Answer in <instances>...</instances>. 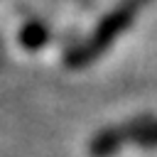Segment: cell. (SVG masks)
<instances>
[{"mask_svg":"<svg viewBox=\"0 0 157 157\" xmlns=\"http://www.w3.org/2000/svg\"><path fill=\"white\" fill-rule=\"evenodd\" d=\"M128 145H142V147L157 145V120L123 123V125H115V128L98 132L91 142V155L93 157H108V155H113Z\"/></svg>","mask_w":157,"mask_h":157,"instance_id":"2","label":"cell"},{"mask_svg":"<svg viewBox=\"0 0 157 157\" xmlns=\"http://www.w3.org/2000/svg\"><path fill=\"white\" fill-rule=\"evenodd\" d=\"M147 2H150V0H123V2L98 25V29L91 34V39H88L86 44H81V47H76V49L69 52L66 66H71V69H83V66H88L91 61H96V59L115 42V37L132 25L135 15H137Z\"/></svg>","mask_w":157,"mask_h":157,"instance_id":"1","label":"cell"}]
</instances>
